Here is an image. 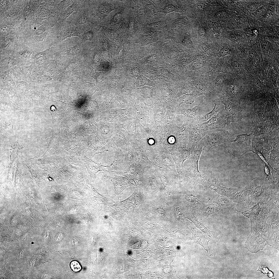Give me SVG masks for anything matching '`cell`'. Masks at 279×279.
Segmentation results:
<instances>
[{
  "label": "cell",
  "instance_id": "8d00e7d4",
  "mask_svg": "<svg viewBox=\"0 0 279 279\" xmlns=\"http://www.w3.org/2000/svg\"><path fill=\"white\" fill-rule=\"evenodd\" d=\"M232 66L234 69L238 73H241L242 72V67L239 63L234 61L232 63Z\"/></svg>",
  "mask_w": 279,
  "mask_h": 279
},
{
  "label": "cell",
  "instance_id": "603a6c76",
  "mask_svg": "<svg viewBox=\"0 0 279 279\" xmlns=\"http://www.w3.org/2000/svg\"><path fill=\"white\" fill-rule=\"evenodd\" d=\"M260 205L261 207V210L258 216H267L276 207L267 202L260 203Z\"/></svg>",
  "mask_w": 279,
  "mask_h": 279
},
{
  "label": "cell",
  "instance_id": "ffe728a7",
  "mask_svg": "<svg viewBox=\"0 0 279 279\" xmlns=\"http://www.w3.org/2000/svg\"><path fill=\"white\" fill-rule=\"evenodd\" d=\"M202 94L199 91L196 90L190 92L180 98L179 105L182 103L191 104L194 102L195 98Z\"/></svg>",
  "mask_w": 279,
  "mask_h": 279
},
{
  "label": "cell",
  "instance_id": "d6a6232c",
  "mask_svg": "<svg viewBox=\"0 0 279 279\" xmlns=\"http://www.w3.org/2000/svg\"><path fill=\"white\" fill-rule=\"evenodd\" d=\"M94 35L93 32L92 30H88L84 32L83 37L87 41L91 40L92 38Z\"/></svg>",
  "mask_w": 279,
  "mask_h": 279
},
{
  "label": "cell",
  "instance_id": "4dcf8cb0",
  "mask_svg": "<svg viewBox=\"0 0 279 279\" xmlns=\"http://www.w3.org/2000/svg\"><path fill=\"white\" fill-rule=\"evenodd\" d=\"M279 195H274L270 196L269 200L267 202L279 208Z\"/></svg>",
  "mask_w": 279,
  "mask_h": 279
},
{
  "label": "cell",
  "instance_id": "60d3db41",
  "mask_svg": "<svg viewBox=\"0 0 279 279\" xmlns=\"http://www.w3.org/2000/svg\"><path fill=\"white\" fill-rule=\"evenodd\" d=\"M225 79L224 77L221 75H219L217 76L215 79L216 83L218 85H221L225 81Z\"/></svg>",
  "mask_w": 279,
  "mask_h": 279
},
{
  "label": "cell",
  "instance_id": "7dc6e473",
  "mask_svg": "<svg viewBox=\"0 0 279 279\" xmlns=\"http://www.w3.org/2000/svg\"><path fill=\"white\" fill-rule=\"evenodd\" d=\"M190 59V58L189 56H185L182 57V60L183 62H187V61H189Z\"/></svg>",
  "mask_w": 279,
  "mask_h": 279
},
{
  "label": "cell",
  "instance_id": "74e56055",
  "mask_svg": "<svg viewBox=\"0 0 279 279\" xmlns=\"http://www.w3.org/2000/svg\"><path fill=\"white\" fill-rule=\"evenodd\" d=\"M205 64V63L203 61H196L194 64L193 67L195 69H198L203 67Z\"/></svg>",
  "mask_w": 279,
  "mask_h": 279
},
{
  "label": "cell",
  "instance_id": "ee69618b",
  "mask_svg": "<svg viewBox=\"0 0 279 279\" xmlns=\"http://www.w3.org/2000/svg\"><path fill=\"white\" fill-rule=\"evenodd\" d=\"M182 43L184 45L188 46L191 44L192 42L190 38L185 37L183 39L182 41Z\"/></svg>",
  "mask_w": 279,
  "mask_h": 279
},
{
  "label": "cell",
  "instance_id": "2e32d148",
  "mask_svg": "<svg viewBox=\"0 0 279 279\" xmlns=\"http://www.w3.org/2000/svg\"><path fill=\"white\" fill-rule=\"evenodd\" d=\"M65 24L60 36L61 40H63L71 36H76L81 37V32L77 28L71 26L69 24Z\"/></svg>",
  "mask_w": 279,
  "mask_h": 279
},
{
  "label": "cell",
  "instance_id": "9a60e30c",
  "mask_svg": "<svg viewBox=\"0 0 279 279\" xmlns=\"http://www.w3.org/2000/svg\"><path fill=\"white\" fill-rule=\"evenodd\" d=\"M211 100L214 103V107L211 111L198 119V121L201 123L207 121L212 117L216 115L220 111L224 108V105L222 103L221 101L215 98Z\"/></svg>",
  "mask_w": 279,
  "mask_h": 279
},
{
  "label": "cell",
  "instance_id": "7c38bea8",
  "mask_svg": "<svg viewBox=\"0 0 279 279\" xmlns=\"http://www.w3.org/2000/svg\"><path fill=\"white\" fill-rule=\"evenodd\" d=\"M188 213L186 215V218L192 221L197 228L204 233L205 234L210 237L214 242L216 243L218 240L217 237L219 233L210 230L203 223L199 221L195 216L192 210H189Z\"/></svg>",
  "mask_w": 279,
  "mask_h": 279
},
{
  "label": "cell",
  "instance_id": "d4e9b609",
  "mask_svg": "<svg viewBox=\"0 0 279 279\" xmlns=\"http://www.w3.org/2000/svg\"><path fill=\"white\" fill-rule=\"evenodd\" d=\"M78 12L76 17V24L78 25H82L86 23L88 19L87 13L84 10H81Z\"/></svg>",
  "mask_w": 279,
  "mask_h": 279
},
{
  "label": "cell",
  "instance_id": "6da1fadb",
  "mask_svg": "<svg viewBox=\"0 0 279 279\" xmlns=\"http://www.w3.org/2000/svg\"><path fill=\"white\" fill-rule=\"evenodd\" d=\"M272 184L266 177H257L252 179L249 184L245 187L250 195V205L253 206L257 203L268 200L269 187Z\"/></svg>",
  "mask_w": 279,
  "mask_h": 279
},
{
  "label": "cell",
  "instance_id": "7402d4cb",
  "mask_svg": "<svg viewBox=\"0 0 279 279\" xmlns=\"http://www.w3.org/2000/svg\"><path fill=\"white\" fill-rule=\"evenodd\" d=\"M261 207L259 203H257L242 214L246 217L250 219L256 218L258 216L261 211Z\"/></svg>",
  "mask_w": 279,
  "mask_h": 279
},
{
  "label": "cell",
  "instance_id": "7bdbcfd3",
  "mask_svg": "<svg viewBox=\"0 0 279 279\" xmlns=\"http://www.w3.org/2000/svg\"><path fill=\"white\" fill-rule=\"evenodd\" d=\"M136 4L138 12L141 13H143L144 12V8L142 3L138 2Z\"/></svg>",
  "mask_w": 279,
  "mask_h": 279
},
{
  "label": "cell",
  "instance_id": "d590c367",
  "mask_svg": "<svg viewBox=\"0 0 279 279\" xmlns=\"http://www.w3.org/2000/svg\"><path fill=\"white\" fill-rule=\"evenodd\" d=\"M74 1H63L60 3V5L62 6V8L63 9V11L65 10V9L68 6L71 5L73 3Z\"/></svg>",
  "mask_w": 279,
  "mask_h": 279
},
{
  "label": "cell",
  "instance_id": "ab89813d",
  "mask_svg": "<svg viewBox=\"0 0 279 279\" xmlns=\"http://www.w3.org/2000/svg\"><path fill=\"white\" fill-rule=\"evenodd\" d=\"M176 7L172 5H168L165 6L164 9V11L166 13H168L177 10Z\"/></svg>",
  "mask_w": 279,
  "mask_h": 279
},
{
  "label": "cell",
  "instance_id": "7a4b0ae2",
  "mask_svg": "<svg viewBox=\"0 0 279 279\" xmlns=\"http://www.w3.org/2000/svg\"><path fill=\"white\" fill-rule=\"evenodd\" d=\"M234 135L223 128L206 130L199 142L203 147L202 151H207L213 147L224 144Z\"/></svg>",
  "mask_w": 279,
  "mask_h": 279
},
{
  "label": "cell",
  "instance_id": "30bf717a",
  "mask_svg": "<svg viewBox=\"0 0 279 279\" xmlns=\"http://www.w3.org/2000/svg\"><path fill=\"white\" fill-rule=\"evenodd\" d=\"M268 133L253 136L252 143L257 150L265 157L271 150L268 140Z\"/></svg>",
  "mask_w": 279,
  "mask_h": 279
},
{
  "label": "cell",
  "instance_id": "8fae6325",
  "mask_svg": "<svg viewBox=\"0 0 279 279\" xmlns=\"http://www.w3.org/2000/svg\"><path fill=\"white\" fill-rule=\"evenodd\" d=\"M187 193L184 195L183 197L189 210H193L197 202L207 203L210 199V198L209 197L198 194L194 191Z\"/></svg>",
  "mask_w": 279,
  "mask_h": 279
},
{
  "label": "cell",
  "instance_id": "cb8c5ba5",
  "mask_svg": "<svg viewBox=\"0 0 279 279\" xmlns=\"http://www.w3.org/2000/svg\"><path fill=\"white\" fill-rule=\"evenodd\" d=\"M208 189H212L211 186L217 188L221 185L219 181L215 174L210 172L208 182Z\"/></svg>",
  "mask_w": 279,
  "mask_h": 279
},
{
  "label": "cell",
  "instance_id": "44dd1931",
  "mask_svg": "<svg viewBox=\"0 0 279 279\" xmlns=\"http://www.w3.org/2000/svg\"><path fill=\"white\" fill-rule=\"evenodd\" d=\"M74 1L73 3L66 8L63 12L61 20L63 22L74 11H78L79 10L80 5V1Z\"/></svg>",
  "mask_w": 279,
  "mask_h": 279
},
{
  "label": "cell",
  "instance_id": "f1b7e54d",
  "mask_svg": "<svg viewBox=\"0 0 279 279\" xmlns=\"http://www.w3.org/2000/svg\"><path fill=\"white\" fill-rule=\"evenodd\" d=\"M183 211L181 206L178 205H176L174 208L175 216L176 219L181 222H182L183 220Z\"/></svg>",
  "mask_w": 279,
  "mask_h": 279
},
{
  "label": "cell",
  "instance_id": "4316f807",
  "mask_svg": "<svg viewBox=\"0 0 279 279\" xmlns=\"http://www.w3.org/2000/svg\"><path fill=\"white\" fill-rule=\"evenodd\" d=\"M194 86L199 91L204 94L206 96L209 97L213 96L208 90L207 88L204 86L202 83L200 81H197L194 83Z\"/></svg>",
  "mask_w": 279,
  "mask_h": 279
},
{
  "label": "cell",
  "instance_id": "52a82bcc",
  "mask_svg": "<svg viewBox=\"0 0 279 279\" xmlns=\"http://www.w3.org/2000/svg\"><path fill=\"white\" fill-rule=\"evenodd\" d=\"M226 111L224 108L220 111L216 115L202 123L204 130H211L224 128L226 125Z\"/></svg>",
  "mask_w": 279,
  "mask_h": 279
},
{
  "label": "cell",
  "instance_id": "1f68e13d",
  "mask_svg": "<svg viewBox=\"0 0 279 279\" xmlns=\"http://www.w3.org/2000/svg\"><path fill=\"white\" fill-rule=\"evenodd\" d=\"M70 266L72 270L75 272H79L81 269V267L79 263L76 261L72 262L70 264Z\"/></svg>",
  "mask_w": 279,
  "mask_h": 279
},
{
  "label": "cell",
  "instance_id": "8992f818",
  "mask_svg": "<svg viewBox=\"0 0 279 279\" xmlns=\"http://www.w3.org/2000/svg\"><path fill=\"white\" fill-rule=\"evenodd\" d=\"M230 199L236 203L235 210L238 212H245L249 208L250 195L245 187L236 193Z\"/></svg>",
  "mask_w": 279,
  "mask_h": 279
},
{
  "label": "cell",
  "instance_id": "e575fe53",
  "mask_svg": "<svg viewBox=\"0 0 279 279\" xmlns=\"http://www.w3.org/2000/svg\"><path fill=\"white\" fill-rule=\"evenodd\" d=\"M214 71L216 73H224L226 72V69L225 66L219 64L216 65L214 68Z\"/></svg>",
  "mask_w": 279,
  "mask_h": 279
},
{
  "label": "cell",
  "instance_id": "b9f144b4",
  "mask_svg": "<svg viewBox=\"0 0 279 279\" xmlns=\"http://www.w3.org/2000/svg\"><path fill=\"white\" fill-rule=\"evenodd\" d=\"M198 33L200 36L204 37L206 36L207 31L205 27H201L199 28Z\"/></svg>",
  "mask_w": 279,
  "mask_h": 279
},
{
  "label": "cell",
  "instance_id": "c3c4849f",
  "mask_svg": "<svg viewBox=\"0 0 279 279\" xmlns=\"http://www.w3.org/2000/svg\"><path fill=\"white\" fill-rule=\"evenodd\" d=\"M129 30L131 31L133 29V22H130L129 25Z\"/></svg>",
  "mask_w": 279,
  "mask_h": 279
},
{
  "label": "cell",
  "instance_id": "4fadbf2b",
  "mask_svg": "<svg viewBox=\"0 0 279 279\" xmlns=\"http://www.w3.org/2000/svg\"><path fill=\"white\" fill-rule=\"evenodd\" d=\"M205 109V106L199 105L189 109L182 108L180 111L189 119V121H191L198 120L200 117L206 114Z\"/></svg>",
  "mask_w": 279,
  "mask_h": 279
},
{
  "label": "cell",
  "instance_id": "e0dca14e",
  "mask_svg": "<svg viewBox=\"0 0 279 279\" xmlns=\"http://www.w3.org/2000/svg\"><path fill=\"white\" fill-rule=\"evenodd\" d=\"M278 127L275 128L268 133L269 144L272 150L279 151Z\"/></svg>",
  "mask_w": 279,
  "mask_h": 279
},
{
  "label": "cell",
  "instance_id": "277c9868",
  "mask_svg": "<svg viewBox=\"0 0 279 279\" xmlns=\"http://www.w3.org/2000/svg\"><path fill=\"white\" fill-rule=\"evenodd\" d=\"M221 101L224 105L226 111L227 125H229L231 122L241 121L242 119L247 117V113L245 107L235 104L228 100Z\"/></svg>",
  "mask_w": 279,
  "mask_h": 279
},
{
  "label": "cell",
  "instance_id": "5b68a950",
  "mask_svg": "<svg viewBox=\"0 0 279 279\" xmlns=\"http://www.w3.org/2000/svg\"><path fill=\"white\" fill-rule=\"evenodd\" d=\"M189 122V146L191 154L193 155L195 150V148L201 140L205 131L202 123L198 120Z\"/></svg>",
  "mask_w": 279,
  "mask_h": 279
},
{
  "label": "cell",
  "instance_id": "f6af8a7d",
  "mask_svg": "<svg viewBox=\"0 0 279 279\" xmlns=\"http://www.w3.org/2000/svg\"><path fill=\"white\" fill-rule=\"evenodd\" d=\"M205 57L204 56L200 55L196 57V58L195 59V60H196V61H203L205 59Z\"/></svg>",
  "mask_w": 279,
  "mask_h": 279
},
{
  "label": "cell",
  "instance_id": "f546056e",
  "mask_svg": "<svg viewBox=\"0 0 279 279\" xmlns=\"http://www.w3.org/2000/svg\"><path fill=\"white\" fill-rule=\"evenodd\" d=\"M112 8L107 4H102L99 6L98 9L99 12L103 14H107L112 11Z\"/></svg>",
  "mask_w": 279,
  "mask_h": 279
},
{
  "label": "cell",
  "instance_id": "83f0119b",
  "mask_svg": "<svg viewBox=\"0 0 279 279\" xmlns=\"http://www.w3.org/2000/svg\"><path fill=\"white\" fill-rule=\"evenodd\" d=\"M187 20L188 18L187 16L182 17L174 21L172 25L175 28H180L184 25Z\"/></svg>",
  "mask_w": 279,
  "mask_h": 279
},
{
  "label": "cell",
  "instance_id": "484cf974",
  "mask_svg": "<svg viewBox=\"0 0 279 279\" xmlns=\"http://www.w3.org/2000/svg\"><path fill=\"white\" fill-rule=\"evenodd\" d=\"M211 32L214 35L215 38H218L221 30V27L220 23L218 21L210 22Z\"/></svg>",
  "mask_w": 279,
  "mask_h": 279
},
{
  "label": "cell",
  "instance_id": "bcb514c9",
  "mask_svg": "<svg viewBox=\"0 0 279 279\" xmlns=\"http://www.w3.org/2000/svg\"><path fill=\"white\" fill-rule=\"evenodd\" d=\"M141 245L140 242H138L131 245V247L133 248H139Z\"/></svg>",
  "mask_w": 279,
  "mask_h": 279
},
{
  "label": "cell",
  "instance_id": "3957f363",
  "mask_svg": "<svg viewBox=\"0 0 279 279\" xmlns=\"http://www.w3.org/2000/svg\"><path fill=\"white\" fill-rule=\"evenodd\" d=\"M253 136L252 132L239 134L234 140H229L224 144L230 154L235 157L242 156L251 151Z\"/></svg>",
  "mask_w": 279,
  "mask_h": 279
},
{
  "label": "cell",
  "instance_id": "d6986e66",
  "mask_svg": "<svg viewBox=\"0 0 279 279\" xmlns=\"http://www.w3.org/2000/svg\"><path fill=\"white\" fill-rule=\"evenodd\" d=\"M242 189L241 187L228 188L221 186V185L214 189L212 188V189L218 193V195L230 197V198L236 193L241 191Z\"/></svg>",
  "mask_w": 279,
  "mask_h": 279
},
{
  "label": "cell",
  "instance_id": "ac0fdd59",
  "mask_svg": "<svg viewBox=\"0 0 279 279\" xmlns=\"http://www.w3.org/2000/svg\"><path fill=\"white\" fill-rule=\"evenodd\" d=\"M266 157V160L274 170L279 172V151L271 149Z\"/></svg>",
  "mask_w": 279,
  "mask_h": 279
},
{
  "label": "cell",
  "instance_id": "ba28073f",
  "mask_svg": "<svg viewBox=\"0 0 279 279\" xmlns=\"http://www.w3.org/2000/svg\"><path fill=\"white\" fill-rule=\"evenodd\" d=\"M215 208L214 203L205 204L198 202L193 211L197 219L203 222L211 215L215 213Z\"/></svg>",
  "mask_w": 279,
  "mask_h": 279
},
{
  "label": "cell",
  "instance_id": "9c48e42d",
  "mask_svg": "<svg viewBox=\"0 0 279 279\" xmlns=\"http://www.w3.org/2000/svg\"><path fill=\"white\" fill-rule=\"evenodd\" d=\"M213 202L217 204L218 206L216 207L215 213L222 214L226 215L229 214V211L236 203L231 200L229 199L225 196L218 195L214 199Z\"/></svg>",
  "mask_w": 279,
  "mask_h": 279
},
{
  "label": "cell",
  "instance_id": "5bb4252c",
  "mask_svg": "<svg viewBox=\"0 0 279 279\" xmlns=\"http://www.w3.org/2000/svg\"><path fill=\"white\" fill-rule=\"evenodd\" d=\"M189 228L194 238V240L203 247L207 251L208 255L210 256L212 255V253L208 247V242L203 233L193 225L190 226Z\"/></svg>",
  "mask_w": 279,
  "mask_h": 279
},
{
  "label": "cell",
  "instance_id": "f35d334b",
  "mask_svg": "<svg viewBox=\"0 0 279 279\" xmlns=\"http://www.w3.org/2000/svg\"><path fill=\"white\" fill-rule=\"evenodd\" d=\"M254 82V86L256 90L260 91L262 89L263 85L262 83L259 80L256 79Z\"/></svg>",
  "mask_w": 279,
  "mask_h": 279
},
{
  "label": "cell",
  "instance_id": "836d02e7",
  "mask_svg": "<svg viewBox=\"0 0 279 279\" xmlns=\"http://www.w3.org/2000/svg\"><path fill=\"white\" fill-rule=\"evenodd\" d=\"M231 52L230 49L227 48H223L221 49L219 52L220 57H223L228 55H230Z\"/></svg>",
  "mask_w": 279,
  "mask_h": 279
}]
</instances>
